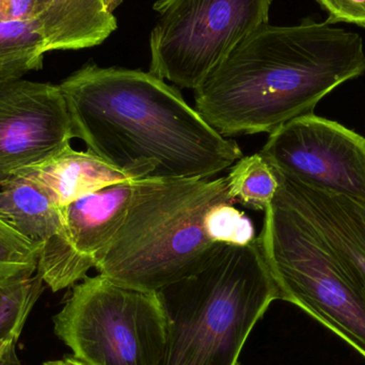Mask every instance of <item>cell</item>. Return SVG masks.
I'll list each match as a JSON object with an SVG mask.
<instances>
[{"mask_svg":"<svg viewBox=\"0 0 365 365\" xmlns=\"http://www.w3.org/2000/svg\"><path fill=\"white\" fill-rule=\"evenodd\" d=\"M59 88L75 138L137 181L212 179L242 158L236 141L150 72L88 64Z\"/></svg>","mask_w":365,"mask_h":365,"instance_id":"obj_1","label":"cell"},{"mask_svg":"<svg viewBox=\"0 0 365 365\" xmlns=\"http://www.w3.org/2000/svg\"><path fill=\"white\" fill-rule=\"evenodd\" d=\"M365 72L361 36L329 23L264 24L195 90V110L222 136L272 134L314 113L319 101Z\"/></svg>","mask_w":365,"mask_h":365,"instance_id":"obj_2","label":"cell"},{"mask_svg":"<svg viewBox=\"0 0 365 365\" xmlns=\"http://www.w3.org/2000/svg\"><path fill=\"white\" fill-rule=\"evenodd\" d=\"M156 293L168 319L160 365H240L253 328L280 299L257 237L217 244L195 274Z\"/></svg>","mask_w":365,"mask_h":365,"instance_id":"obj_3","label":"cell"},{"mask_svg":"<svg viewBox=\"0 0 365 365\" xmlns=\"http://www.w3.org/2000/svg\"><path fill=\"white\" fill-rule=\"evenodd\" d=\"M229 200L225 177L139 180L128 216L96 269L117 284L145 292L192 276L217 245L208 216Z\"/></svg>","mask_w":365,"mask_h":365,"instance_id":"obj_4","label":"cell"},{"mask_svg":"<svg viewBox=\"0 0 365 365\" xmlns=\"http://www.w3.org/2000/svg\"><path fill=\"white\" fill-rule=\"evenodd\" d=\"M257 236L280 299L351 345L365 359V292L338 253L279 182Z\"/></svg>","mask_w":365,"mask_h":365,"instance_id":"obj_5","label":"cell"},{"mask_svg":"<svg viewBox=\"0 0 365 365\" xmlns=\"http://www.w3.org/2000/svg\"><path fill=\"white\" fill-rule=\"evenodd\" d=\"M53 322L56 336L88 365H160L168 336L156 292L102 274L75 285Z\"/></svg>","mask_w":365,"mask_h":365,"instance_id":"obj_6","label":"cell"},{"mask_svg":"<svg viewBox=\"0 0 365 365\" xmlns=\"http://www.w3.org/2000/svg\"><path fill=\"white\" fill-rule=\"evenodd\" d=\"M272 0H160L150 38V73L185 89L210 72L255 29L268 23Z\"/></svg>","mask_w":365,"mask_h":365,"instance_id":"obj_7","label":"cell"},{"mask_svg":"<svg viewBox=\"0 0 365 365\" xmlns=\"http://www.w3.org/2000/svg\"><path fill=\"white\" fill-rule=\"evenodd\" d=\"M259 153L292 181L365 202V138L338 122L296 118L269 134Z\"/></svg>","mask_w":365,"mask_h":365,"instance_id":"obj_8","label":"cell"},{"mask_svg":"<svg viewBox=\"0 0 365 365\" xmlns=\"http://www.w3.org/2000/svg\"><path fill=\"white\" fill-rule=\"evenodd\" d=\"M73 138L59 86L0 79V182L59 153Z\"/></svg>","mask_w":365,"mask_h":365,"instance_id":"obj_9","label":"cell"},{"mask_svg":"<svg viewBox=\"0 0 365 365\" xmlns=\"http://www.w3.org/2000/svg\"><path fill=\"white\" fill-rule=\"evenodd\" d=\"M0 219L40 247L36 272L51 291H61L83 280L68 248L62 208L24 171L0 182Z\"/></svg>","mask_w":365,"mask_h":365,"instance_id":"obj_10","label":"cell"},{"mask_svg":"<svg viewBox=\"0 0 365 365\" xmlns=\"http://www.w3.org/2000/svg\"><path fill=\"white\" fill-rule=\"evenodd\" d=\"M138 181L108 185L62 207L68 248L83 279L121 229Z\"/></svg>","mask_w":365,"mask_h":365,"instance_id":"obj_11","label":"cell"},{"mask_svg":"<svg viewBox=\"0 0 365 365\" xmlns=\"http://www.w3.org/2000/svg\"><path fill=\"white\" fill-rule=\"evenodd\" d=\"M276 173L281 186L346 264L365 292V202L309 188Z\"/></svg>","mask_w":365,"mask_h":365,"instance_id":"obj_12","label":"cell"},{"mask_svg":"<svg viewBox=\"0 0 365 365\" xmlns=\"http://www.w3.org/2000/svg\"><path fill=\"white\" fill-rule=\"evenodd\" d=\"M36 19L46 53L96 46L118 26L105 0H42Z\"/></svg>","mask_w":365,"mask_h":365,"instance_id":"obj_13","label":"cell"},{"mask_svg":"<svg viewBox=\"0 0 365 365\" xmlns=\"http://www.w3.org/2000/svg\"><path fill=\"white\" fill-rule=\"evenodd\" d=\"M21 170L40 182L61 208L108 185L137 181L96 154L75 151L71 145L40 164Z\"/></svg>","mask_w":365,"mask_h":365,"instance_id":"obj_14","label":"cell"},{"mask_svg":"<svg viewBox=\"0 0 365 365\" xmlns=\"http://www.w3.org/2000/svg\"><path fill=\"white\" fill-rule=\"evenodd\" d=\"M45 42L38 19L0 24V79L43 68Z\"/></svg>","mask_w":365,"mask_h":365,"instance_id":"obj_15","label":"cell"},{"mask_svg":"<svg viewBox=\"0 0 365 365\" xmlns=\"http://www.w3.org/2000/svg\"><path fill=\"white\" fill-rule=\"evenodd\" d=\"M232 199L257 210L272 203L279 188V179L272 165L259 153L240 158L225 177Z\"/></svg>","mask_w":365,"mask_h":365,"instance_id":"obj_16","label":"cell"},{"mask_svg":"<svg viewBox=\"0 0 365 365\" xmlns=\"http://www.w3.org/2000/svg\"><path fill=\"white\" fill-rule=\"evenodd\" d=\"M44 284L38 272L29 278L0 283V341H19L30 312L44 292Z\"/></svg>","mask_w":365,"mask_h":365,"instance_id":"obj_17","label":"cell"},{"mask_svg":"<svg viewBox=\"0 0 365 365\" xmlns=\"http://www.w3.org/2000/svg\"><path fill=\"white\" fill-rule=\"evenodd\" d=\"M38 257L40 247L19 235L0 219V283L36 274Z\"/></svg>","mask_w":365,"mask_h":365,"instance_id":"obj_18","label":"cell"},{"mask_svg":"<svg viewBox=\"0 0 365 365\" xmlns=\"http://www.w3.org/2000/svg\"><path fill=\"white\" fill-rule=\"evenodd\" d=\"M235 203L234 200L222 202L208 216V232L216 244L245 246L257 240L252 221Z\"/></svg>","mask_w":365,"mask_h":365,"instance_id":"obj_19","label":"cell"},{"mask_svg":"<svg viewBox=\"0 0 365 365\" xmlns=\"http://www.w3.org/2000/svg\"><path fill=\"white\" fill-rule=\"evenodd\" d=\"M329 13L327 23L355 24L365 28V0H317Z\"/></svg>","mask_w":365,"mask_h":365,"instance_id":"obj_20","label":"cell"},{"mask_svg":"<svg viewBox=\"0 0 365 365\" xmlns=\"http://www.w3.org/2000/svg\"><path fill=\"white\" fill-rule=\"evenodd\" d=\"M42 0H0V24L36 19Z\"/></svg>","mask_w":365,"mask_h":365,"instance_id":"obj_21","label":"cell"},{"mask_svg":"<svg viewBox=\"0 0 365 365\" xmlns=\"http://www.w3.org/2000/svg\"><path fill=\"white\" fill-rule=\"evenodd\" d=\"M16 341H0V365H21L17 357Z\"/></svg>","mask_w":365,"mask_h":365,"instance_id":"obj_22","label":"cell"},{"mask_svg":"<svg viewBox=\"0 0 365 365\" xmlns=\"http://www.w3.org/2000/svg\"><path fill=\"white\" fill-rule=\"evenodd\" d=\"M62 360H63L64 365H88L86 364L85 362L77 359V358L74 357L73 355L66 356V357H64Z\"/></svg>","mask_w":365,"mask_h":365,"instance_id":"obj_23","label":"cell"},{"mask_svg":"<svg viewBox=\"0 0 365 365\" xmlns=\"http://www.w3.org/2000/svg\"><path fill=\"white\" fill-rule=\"evenodd\" d=\"M122 1L123 0H105V4H106V8L108 9L109 12L113 13Z\"/></svg>","mask_w":365,"mask_h":365,"instance_id":"obj_24","label":"cell"},{"mask_svg":"<svg viewBox=\"0 0 365 365\" xmlns=\"http://www.w3.org/2000/svg\"><path fill=\"white\" fill-rule=\"evenodd\" d=\"M42 365H64L63 360H53V361L44 362Z\"/></svg>","mask_w":365,"mask_h":365,"instance_id":"obj_25","label":"cell"}]
</instances>
